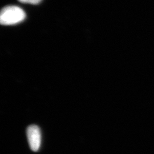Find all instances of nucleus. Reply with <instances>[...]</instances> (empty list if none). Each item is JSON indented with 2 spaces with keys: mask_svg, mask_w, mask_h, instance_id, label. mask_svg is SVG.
Segmentation results:
<instances>
[{
  "mask_svg": "<svg viewBox=\"0 0 154 154\" xmlns=\"http://www.w3.org/2000/svg\"><path fill=\"white\" fill-rule=\"evenodd\" d=\"M26 17L23 10L17 6L4 8L0 14V22L4 25H12L23 21Z\"/></svg>",
  "mask_w": 154,
  "mask_h": 154,
  "instance_id": "obj_1",
  "label": "nucleus"
},
{
  "mask_svg": "<svg viewBox=\"0 0 154 154\" xmlns=\"http://www.w3.org/2000/svg\"><path fill=\"white\" fill-rule=\"evenodd\" d=\"M27 137L29 146L33 151H37L41 145V132L38 127L31 125L27 128Z\"/></svg>",
  "mask_w": 154,
  "mask_h": 154,
  "instance_id": "obj_2",
  "label": "nucleus"
},
{
  "mask_svg": "<svg viewBox=\"0 0 154 154\" xmlns=\"http://www.w3.org/2000/svg\"><path fill=\"white\" fill-rule=\"evenodd\" d=\"M18 1L22 3L36 5L39 4L42 0H18Z\"/></svg>",
  "mask_w": 154,
  "mask_h": 154,
  "instance_id": "obj_3",
  "label": "nucleus"
}]
</instances>
